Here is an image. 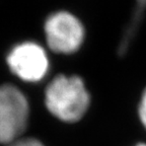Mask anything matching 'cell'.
Returning a JSON list of instances; mask_svg holds the SVG:
<instances>
[{"label": "cell", "mask_w": 146, "mask_h": 146, "mask_svg": "<svg viewBox=\"0 0 146 146\" xmlns=\"http://www.w3.org/2000/svg\"><path fill=\"white\" fill-rule=\"evenodd\" d=\"M90 104V96L83 80L78 76L58 75L45 91L48 111L66 123H75L84 116Z\"/></svg>", "instance_id": "cell-1"}, {"label": "cell", "mask_w": 146, "mask_h": 146, "mask_svg": "<svg viewBox=\"0 0 146 146\" xmlns=\"http://www.w3.org/2000/svg\"><path fill=\"white\" fill-rule=\"evenodd\" d=\"M30 105L25 94L10 84L0 86V143L21 139L27 129Z\"/></svg>", "instance_id": "cell-2"}, {"label": "cell", "mask_w": 146, "mask_h": 146, "mask_svg": "<svg viewBox=\"0 0 146 146\" xmlns=\"http://www.w3.org/2000/svg\"><path fill=\"white\" fill-rule=\"evenodd\" d=\"M49 48L59 54H72L81 47L85 31L81 21L68 11H56L47 17L44 25Z\"/></svg>", "instance_id": "cell-3"}, {"label": "cell", "mask_w": 146, "mask_h": 146, "mask_svg": "<svg viewBox=\"0 0 146 146\" xmlns=\"http://www.w3.org/2000/svg\"><path fill=\"white\" fill-rule=\"evenodd\" d=\"M7 64L14 75L27 82L41 81L50 67L46 51L34 42L16 45L7 56Z\"/></svg>", "instance_id": "cell-4"}, {"label": "cell", "mask_w": 146, "mask_h": 146, "mask_svg": "<svg viewBox=\"0 0 146 146\" xmlns=\"http://www.w3.org/2000/svg\"><path fill=\"white\" fill-rule=\"evenodd\" d=\"M135 13L134 17H133V21L131 27H129V30L127 31V34H126V38L124 39L123 44H128V41L131 39L132 34L134 32V30L136 29V25L139 23L140 17L142 16L144 9L146 8V0H136V7H135Z\"/></svg>", "instance_id": "cell-5"}, {"label": "cell", "mask_w": 146, "mask_h": 146, "mask_svg": "<svg viewBox=\"0 0 146 146\" xmlns=\"http://www.w3.org/2000/svg\"><path fill=\"white\" fill-rule=\"evenodd\" d=\"M7 146H45L41 141L35 138H21Z\"/></svg>", "instance_id": "cell-6"}, {"label": "cell", "mask_w": 146, "mask_h": 146, "mask_svg": "<svg viewBox=\"0 0 146 146\" xmlns=\"http://www.w3.org/2000/svg\"><path fill=\"white\" fill-rule=\"evenodd\" d=\"M139 118L146 129V88L142 94L141 100L139 104Z\"/></svg>", "instance_id": "cell-7"}, {"label": "cell", "mask_w": 146, "mask_h": 146, "mask_svg": "<svg viewBox=\"0 0 146 146\" xmlns=\"http://www.w3.org/2000/svg\"><path fill=\"white\" fill-rule=\"evenodd\" d=\"M136 146H146V144H144V143H141V144H138V145H136Z\"/></svg>", "instance_id": "cell-8"}]
</instances>
